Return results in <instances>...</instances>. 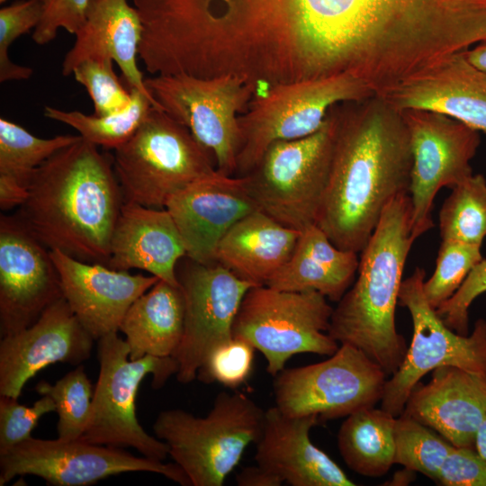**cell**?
<instances>
[{"instance_id": "1", "label": "cell", "mask_w": 486, "mask_h": 486, "mask_svg": "<svg viewBox=\"0 0 486 486\" xmlns=\"http://www.w3.org/2000/svg\"><path fill=\"white\" fill-rule=\"evenodd\" d=\"M482 0H311L297 35L303 78L340 73L383 94L456 53Z\"/></svg>"}, {"instance_id": "2", "label": "cell", "mask_w": 486, "mask_h": 486, "mask_svg": "<svg viewBox=\"0 0 486 486\" xmlns=\"http://www.w3.org/2000/svg\"><path fill=\"white\" fill-rule=\"evenodd\" d=\"M411 167L400 111L377 95L341 103L317 225L338 248L361 253L386 206L409 194Z\"/></svg>"}, {"instance_id": "3", "label": "cell", "mask_w": 486, "mask_h": 486, "mask_svg": "<svg viewBox=\"0 0 486 486\" xmlns=\"http://www.w3.org/2000/svg\"><path fill=\"white\" fill-rule=\"evenodd\" d=\"M16 217L49 250L106 265L124 202L112 157L82 137L32 176Z\"/></svg>"}, {"instance_id": "4", "label": "cell", "mask_w": 486, "mask_h": 486, "mask_svg": "<svg viewBox=\"0 0 486 486\" xmlns=\"http://www.w3.org/2000/svg\"><path fill=\"white\" fill-rule=\"evenodd\" d=\"M409 194L395 197L361 251L357 278L333 309L328 333L349 344L392 375L408 346L397 331L396 305L402 274L413 242Z\"/></svg>"}, {"instance_id": "5", "label": "cell", "mask_w": 486, "mask_h": 486, "mask_svg": "<svg viewBox=\"0 0 486 486\" xmlns=\"http://www.w3.org/2000/svg\"><path fill=\"white\" fill-rule=\"evenodd\" d=\"M265 413L245 394L221 392L206 416L165 410L152 428L192 486H222L246 448L259 439Z\"/></svg>"}, {"instance_id": "6", "label": "cell", "mask_w": 486, "mask_h": 486, "mask_svg": "<svg viewBox=\"0 0 486 486\" xmlns=\"http://www.w3.org/2000/svg\"><path fill=\"white\" fill-rule=\"evenodd\" d=\"M338 104L316 132L274 141L258 164L241 176L258 209L285 227L302 231L317 224L329 177Z\"/></svg>"}, {"instance_id": "7", "label": "cell", "mask_w": 486, "mask_h": 486, "mask_svg": "<svg viewBox=\"0 0 486 486\" xmlns=\"http://www.w3.org/2000/svg\"><path fill=\"white\" fill-rule=\"evenodd\" d=\"M213 160L186 127L155 107L112 157L123 201L157 209L216 171Z\"/></svg>"}, {"instance_id": "8", "label": "cell", "mask_w": 486, "mask_h": 486, "mask_svg": "<svg viewBox=\"0 0 486 486\" xmlns=\"http://www.w3.org/2000/svg\"><path fill=\"white\" fill-rule=\"evenodd\" d=\"M130 347L118 332L97 340L99 374L86 428L80 439L112 447H133L141 455L165 461L167 445L147 433L136 416V395L146 375L153 389L162 388L178 372L173 356L147 355L130 360Z\"/></svg>"}, {"instance_id": "9", "label": "cell", "mask_w": 486, "mask_h": 486, "mask_svg": "<svg viewBox=\"0 0 486 486\" xmlns=\"http://www.w3.org/2000/svg\"><path fill=\"white\" fill-rule=\"evenodd\" d=\"M374 95L361 79L348 73L276 84L256 94L238 116L241 140L235 176L248 175L274 141L316 132L333 105Z\"/></svg>"}, {"instance_id": "10", "label": "cell", "mask_w": 486, "mask_h": 486, "mask_svg": "<svg viewBox=\"0 0 486 486\" xmlns=\"http://www.w3.org/2000/svg\"><path fill=\"white\" fill-rule=\"evenodd\" d=\"M315 291H282L256 285L246 292L232 335L250 343L265 356L275 376L297 354L331 356L340 344L328 333L333 308Z\"/></svg>"}, {"instance_id": "11", "label": "cell", "mask_w": 486, "mask_h": 486, "mask_svg": "<svg viewBox=\"0 0 486 486\" xmlns=\"http://www.w3.org/2000/svg\"><path fill=\"white\" fill-rule=\"evenodd\" d=\"M145 85L161 110L212 154L216 170L235 176L241 140L238 114L248 108L257 86L238 76L185 73L150 76Z\"/></svg>"}, {"instance_id": "12", "label": "cell", "mask_w": 486, "mask_h": 486, "mask_svg": "<svg viewBox=\"0 0 486 486\" xmlns=\"http://www.w3.org/2000/svg\"><path fill=\"white\" fill-rule=\"evenodd\" d=\"M425 270L416 267L400 289L399 304L410 313L413 336L402 364L386 381L381 400V408L395 417L403 412L413 387L439 366H455L486 378V320L479 319L466 336L449 328L425 296Z\"/></svg>"}, {"instance_id": "13", "label": "cell", "mask_w": 486, "mask_h": 486, "mask_svg": "<svg viewBox=\"0 0 486 486\" xmlns=\"http://www.w3.org/2000/svg\"><path fill=\"white\" fill-rule=\"evenodd\" d=\"M387 376L360 349L340 344L327 360L278 373L274 406L286 416H316L320 422L347 417L381 401Z\"/></svg>"}, {"instance_id": "14", "label": "cell", "mask_w": 486, "mask_h": 486, "mask_svg": "<svg viewBox=\"0 0 486 486\" xmlns=\"http://www.w3.org/2000/svg\"><path fill=\"white\" fill-rule=\"evenodd\" d=\"M161 474L183 486L191 482L176 463L136 456L122 448L82 439H41L33 436L0 450V485L16 476L34 475L54 486H86L124 472Z\"/></svg>"}, {"instance_id": "15", "label": "cell", "mask_w": 486, "mask_h": 486, "mask_svg": "<svg viewBox=\"0 0 486 486\" xmlns=\"http://www.w3.org/2000/svg\"><path fill=\"white\" fill-rule=\"evenodd\" d=\"M412 154L409 194L412 235L417 239L433 228L434 199L472 175L471 160L481 143L479 131L446 114L422 109L400 111Z\"/></svg>"}, {"instance_id": "16", "label": "cell", "mask_w": 486, "mask_h": 486, "mask_svg": "<svg viewBox=\"0 0 486 486\" xmlns=\"http://www.w3.org/2000/svg\"><path fill=\"white\" fill-rule=\"evenodd\" d=\"M176 266L184 302V327L173 357L176 380L194 382L211 352L233 338L232 327L246 292L253 286L218 263L202 264L185 256Z\"/></svg>"}, {"instance_id": "17", "label": "cell", "mask_w": 486, "mask_h": 486, "mask_svg": "<svg viewBox=\"0 0 486 486\" xmlns=\"http://www.w3.org/2000/svg\"><path fill=\"white\" fill-rule=\"evenodd\" d=\"M63 297L60 278L43 246L15 214L0 216V335L34 323Z\"/></svg>"}, {"instance_id": "18", "label": "cell", "mask_w": 486, "mask_h": 486, "mask_svg": "<svg viewBox=\"0 0 486 486\" xmlns=\"http://www.w3.org/2000/svg\"><path fill=\"white\" fill-rule=\"evenodd\" d=\"M94 339L61 297L28 328L1 338L0 395L19 399L25 383L50 364L79 365Z\"/></svg>"}, {"instance_id": "19", "label": "cell", "mask_w": 486, "mask_h": 486, "mask_svg": "<svg viewBox=\"0 0 486 486\" xmlns=\"http://www.w3.org/2000/svg\"><path fill=\"white\" fill-rule=\"evenodd\" d=\"M184 244L186 256L213 264L217 246L241 218L259 210L248 194L245 179L217 170L192 183L166 205Z\"/></svg>"}, {"instance_id": "20", "label": "cell", "mask_w": 486, "mask_h": 486, "mask_svg": "<svg viewBox=\"0 0 486 486\" xmlns=\"http://www.w3.org/2000/svg\"><path fill=\"white\" fill-rule=\"evenodd\" d=\"M50 256L64 299L94 340L118 332L130 306L159 280L152 274H132L104 264L84 262L58 249L50 250Z\"/></svg>"}, {"instance_id": "21", "label": "cell", "mask_w": 486, "mask_h": 486, "mask_svg": "<svg viewBox=\"0 0 486 486\" xmlns=\"http://www.w3.org/2000/svg\"><path fill=\"white\" fill-rule=\"evenodd\" d=\"M438 432L454 446L475 449L477 430L486 415V378L444 365L427 384L418 382L402 412Z\"/></svg>"}, {"instance_id": "22", "label": "cell", "mask_w": 486, "mask_h": 486, "mask_svg": "<svg viewBox=\"0 0 486 486\" xmlns=\"http://www.w3.org/2000/svg\"><path fill=\"white\" fill-rule=\"evenodd\" d=\"M382 98L399 111L437 112L486 134V73L465 52L409 77Z\"/></svg>"}, {"instance_id": "23", "label": "cell", "mask_w": 486, "mask_h": 486, "mask_svg": "<svg viewBox=\"0 0 486 486\" xmlns=\"http://www.w3.org/2000/svg\"><path fill=\"white\" fill-rule=\"evenodd\" d=\"M316 416L289 417L276 406L266 410L256 464L292 486H354L344 471L310 440Z\"/></svg>"}, {"instance_id": "24", "label": "cell", "mask_w": 486, "mask_h": 486, "mask_svg": "<svg viewBox=\"0 0 486 486\" xmlns=\"http://www.w3.org/2000/svg\"><path fill=\"white\" fill-rule=\"evenodd\" d=\"M142 33L140 16L129 0H89L75 42L63 59L62 75L71 76L84 60L109 58L120 68L129 89L156 101L137 63Z\"/></svg>"}, {"instance_id": "25", "label": "cell", "mask_w": 486, "mask_h": 486, "mask_svg": "<svg viewBox=\"0 0 486 486\" xmlns=\"http://www.w3.org/2000/svg\"><path fill=\"white\" fill-rule=\"evenodd\" d=\"M186 256L184 241L169 212L124 202L110 243L105 266L140 269L179 285L176 266Z\"/></svg>"}, {"instance_id": "26", "label": "cell", "mask_w": 486, "mask_h": 486, "mask_svg": "<svg viewBox=\"0 0 486 486\" xmlns=\"http://www.w3.org/2000/svg\"><path fill=\"white\" fill-rule=\"evenodd\" d=\"M300 233L256 210L238 220L221 238L215 262L241 280L266 285L292 256Z\"/></svg>"}, {"instance_id": "27", "label": "cell", "mask_w": 486, "mask_h": 486, "mask_svg": "<svg viewBox=\"0 0 486 486\" xmlns=\"http://www.w3.org/2000/svg\"><path fill=\"white\" fill-rule=\"evenodd\" d=\"M358 253L336 247L312 224L302 230L288 261L266 285L282 291H315L338 302L353 284Z\"/></svg>"}, {"instance_id": "28", "label": "cell", "mask_w": 486, "mask_h": 486, "mask_svg": "<svg viewBox=\"0 0 486 486\" xmlns=\"http://www.w3.org/2000/svg\"><path fill=\"white\" fill-rule=\"evenodd\" d=\"M184 327V302L179 285L159 279L130 306L119 331L125 336L130 359L147 355L173 356Z\"/></svg>"}, {"instance_id": "29", "label": "cell", "mask_w": 486, "mask_h": 486, "mask_svg": "<svg viewBox=\"0 0 486 486\" xmlns=\"http://www.w3.org/2000/svg\"><path fill=\"white\" fill-rule=\"evenodd\" d=\"M396 417L374 407L359 410L341 424L338 448L346 464L366 477L386 474L395 456Z\"/></svg>"}, {"instance_id": "30", "label": "cell", "mask_w": 486, "mask_h": 486, "mask_svg": "<svg viewBox=\"0 0 486 486\" xmlns=\"http://www.w3.org/2000/svg\"><path fill=\"white\" fill-rule=\"evenodd\" d=\"M132 100L123 111L98 116L79 111L44 107L45 117L75 129L85 140L104 148L116 149L127 142L140 128L150 110L158 106L156 101L136 89H130Z\"/></svg>"}, {"instance_id": "31", "label": "cell", "mask_w": 486, "mask_h": 486, "mask_svg": "<svg viewBox=\"0 0 486 486\" xmlns=\"http://www.w3.org/2000/svg\"><path fill=\"white\" fill-rule=\"evenodd\" d=\"M439 212L442 240L482 246L486 238V179L472 175L451 188Z\"/></svg>"}, {"instance_id": "32", "label": "cell", "mask_w": 486, "mask_h": 486, "mask_svg": "<svg viewBox=\"0 0 486 486\" xmlns=\"http://www.w3.org/2000/svg\"><path fill=\"white\" fill-rule=\"evenodd\" d=\"M79 135L38 138L21 125L0 118V176L13 178L23 185L36 169L61 148L77 141Z\"/></svg>"}, {"instance_id": "33", "label": "cell", "mask_w": 486, "mask_h": 486, "mask_svg": "<svg viewBox=\"0 0 486 486\" xmlns=\"http://www.w3.org/2000/svg\"><path fill=\"white\" fill-rule=\"evenodd\" d=\"M35 391L41 396H50L55 403L58 437L81 438L88 423L94 391L84 365H76L54 384L38 382Z\"/></svg>"}, {"instance_id": "34", "label": "cell", "mask_w": 486, "mask_h": 486, "mask_svg": "<svg viewBox=\"0 0 486 486\" xmlns=\"http://www.w3.org/2000/svg\"><path fill=\"white\" fill-rule=\"evenodd\" d=\"M394 438V464L418 472L436 482L440 467L454 446L403 413L396 417Z\"/></svg>"}, {"instance_id": "35", "label": "cell", "mask_w": 486, "mask_h": 486, "mask_svg": "<svg viewBox=\"0 0 486 486\" xmlns=\"http://www.w3.org/2000/svg\"><path fill=\"white\" fill-rule=\"evenodd\" d=\"M482 246L442 240L432 276L424 280L423 291L436 309L458 290L473 266L483 257Z\"/></svg>"}, {"instance_id": "36", "label": "cell", "mask_w": 486, "mask_h": 486, "mask_svg": "<svg viewBox=\"0 0 486 486\" xmlns=\"http://www.w3.org/2000/svg\"><path fill=\"white\" fill-rule=\"evenodd\" d=\"M72 75L91 97L95 115L104 116L122 112L131 103V91L120 82L112 59L84 60L75 68Z\"/></svg>"}, {"instance_id": "37", "label": "cell", "mask_w": 486, "mask_h": 486, "mask_svg": "<svg viewBox=\"0 0 486 486\" xmlns=\"http://www.w3.org/2000/svg\"><path fill=\"white\" fill-rule=\"evenodd\" d=\"M43 10V2L38 0L18 1L0 9V82L24 80L33 70L14 63L8 54L11 45L20 36L38 25Z\"/></svg>"}, {"instance_id": "38", "label": "cell", "mask_w": 486, "mask_h": 486, "mask_svg": "<svg viewBox=\"0 0 486 486\" xmlns=\"http://www.w3.org/2000/svg\"><path fill=\"white\" fill-rule=\"evenodd\" d=\"M255 350L248 341L233 337L211 352L196 379L204 383L218 382L235 389L249 377Z\"/></svg>"}, {"instance_id": "39", "label": "cell", "mask_w": 486, "mask_h": 486, "mask_svg": "<svg viewBox=\"0 0 486 486\" xmlns=\"http://www.w3.org/2000/svg\"><path fill=\"white\" fill-rule=\"evenodd\" d=\"M52 411H56V406L48 395H42L31 407L21 404L17 398L0 395V450L32 437L40 418Z\"/></svg>"}, {"instance_id": "40", "label": "cell", "mask_w": 486, "mask_h": 486, "mask_svg": "<svg viewBox=\"0 0 486 486\" xmlns=\"http://www.w3.org/2000/svg\"><path fill=\"white\" fill-rule=\"evenodd\" d=\"M486 292V258L471 270L458 290L436 309L443 322L454 332L466 336L469 332V308Z\"/></svg>"}, {"instance_id": "41", "label": "cell", "mask_w": 486, "mask_h": 486, "mask_svg": "<svg viewBox=\"0 0 486 486\" xmlns=\"http://www.w3.org/2000/svg\"><path fill=\"white\" fill-rule=\"evenodd\" d=\"M89 0H43L41 18L32 32V40L39 45L50 43L63 29L76 34L84 19Z\"/></svg>"}, {"instance_id": "42", "label": "cell", "mask_w": 486, "mask_h": 486, "mask_svg": "<svg viewBox=\"0 0 486 486\" xmlns=\"http://www.w3.org/2000/svg\"><path fill=\"white\" fill-rule=\"evenodd\" d=\"M436 482L445 486H486V460L474 448L453 446Z\"/></svg>"}, {"instance_id": "43", "label": "cell", "mask_w": 486, "mask_h": 486, "mask_svg": "<svg viewBox=\"0 0 486 486\" xmlns=\"http://www.w3.org/2000/svg\"><path fill=\"white\" fill-rule=\"evenodd\" d=\"M28 196L27 186L5 176H0V207L7 211L20 207Z\"/></svg>"}, {"instance_id": "44", "label": "cell", "mask_w": 486, "mask_h": 486, "mask_svg": "<svg viewBox=\"0 0 486 486\" xmlns=\"http://www.w3.org/2000/svg\"><path fill=\"white\" fill-rule=\"evenodd\" d=\"M238 486H281L284 482L258 464L243 468L236 475Z\"/></svg>"}, {"instance_id": "45", "label": "cell", "mask_w": 486, "mask_h": 486, "mask_svg": "<svg viewBox=\"0 0 486 486\" xmlns=\"http://www.w3.org/2000/svg\"><path fill=\"white\" fill-rule=\"evenodd\" d=\"M467 59L486 73V42L480 43L465 52Z\"/></svg>"}, {"instance_id": "46", "label": "cell", "mask_w": 486, "mask_h": 486, "mask_svg": "<svg viewBox=\"0 0 486 486\" xmlns=\"http://www.w3.org/2000/svg\"><path fill=\"white\" fill-rule=\"evenodd\" d=\"M475 450L484 460H486V415L477 430Z\"/></svg>"}, {"instance_id": "47", "label": "cell", "mask_w": 486, "mask_h": 486, "mask_svg": "<svg viewBox=\"0 0 486 486\" xmlns=\"http://www.w3.org/2000/svg\"><path fill=\"white\" fill-rule=\"evenodd\" d=\"M6 1H7V0H0V3L3 4V3H4V2H6ZM38 1L43 2V0H38Z\"/></svg>"}]
</instances>
